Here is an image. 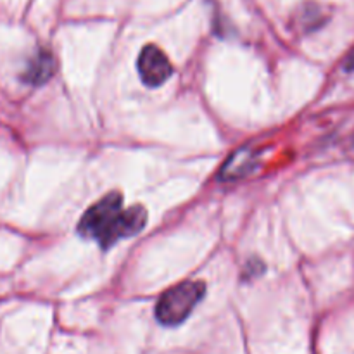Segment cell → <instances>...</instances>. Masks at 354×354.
I'll return each instance as SVG.
<instances>
[{"instance_id": "cell-1", "label": "cell", "mask_w": 354, "mask_h": 354, "mask_svg": "<svg viewBox=\"0 0 354 354\" xmlns=\"http://www.w3.org/2000/svg\"><path fill=\"white\" fill-rule=\"evenodd\" d=\"M147 223L144 206L124 209L121 192L106 194L102 199L88 207L78 223V232L86 239H95L104 249L111 248L121 239L137 235Z\"/></svg>"}, {"instance_id": "cell-2", "label": "cell", "mask_w": 354, "mask_h": 354, "mask_svg": "<svg viewBox=\"0 0 354 354\" xmlns=\"http://www.w3.org/2000/svg\"><path fill=\"white\" fill-rule=\"evenodd\" d=\"M204 294H206L204 282L187 280V282L178 283L159 297L158 304H156V317L162 325H168V327L182 324L183 320L189 318L194 308L201 303Z\"/></svg>"}, {"instance_id": "cell-3", "label": "cell", "mask_w": 354, "mask_h": 354, "mask_svg": "<svg viewBox=\"0 0 354 354\" xmlns=\"http://www.w3.org/2000/svg\"><path fill=\"white\" fill-rule=\"evenodd\" d=\"M138 75L147 86H159L173 75V66L168 55L154 44L142 48L137 61Z\"/></svg>"}, {"instance_id": "cell-4", "label": "cell", "mask_w": 354, "mask_h": 354, "mask_svg": "<svg viewBox=\"0 0 354 354\" xmlns=\"http://www.w3.org/2000/svg\"><path fill=\"white\" fill-rule=\"evenodd\" d=\"M55 73V57L48 50H38L24 73V80L33 85H41Z\"/></svg>"}]
</instances>
